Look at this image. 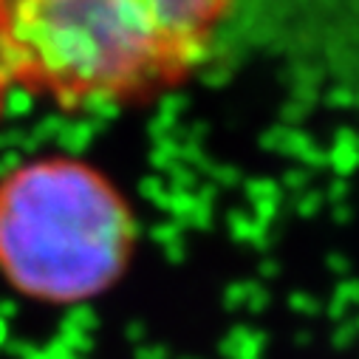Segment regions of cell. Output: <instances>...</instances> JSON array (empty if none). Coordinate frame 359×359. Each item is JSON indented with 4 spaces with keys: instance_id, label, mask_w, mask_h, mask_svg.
<instances>
[{
    "instance_id": "cell-1",
    "label": "cell",
    "mask_w": 359,
    "mask_h": 359,
    "mask_svg": "<svg viewBox=\"0 0 359 359\" xmlns=\"http://www.w3.org/2000/svg\"><path fill=\"white\" fill-rule=\"evenodd\" d=\"M232 0H0L15 82L62 108L150 100L187 79Z\"/></svg>"
},
{
    "instance_id": "cell-2",
    "label": "cell",
    "mask_w": 359,
    "mask_h": 359,
    "mask_svg": "<svg viewBox=\"0 0 359 359\" xmlns=\"http://www.w3.org/2000/svg\"><path fill=\"white\" fill-rule=\"evenodd\" d=\"M133 246L128 198L91 164L51 156L0 182V275L29 300L74 306L111 292Z\"/></svg>"
},
{
    "instance_id": "cell-3",
    "label": "cell",
    "mask_w": 359,
    "mask_h": 359,
    "mask_svg": "<svg viewBox=\"0 0 359 359\" xmlns=\"http://www.w3.org/2000/svg\"><path fill=\"white\" fill-rule=\"evenodd\" d=\"M15 82V71H12V57L6 51V40L0 34V108H4V100H6V91L9 85Z\"/></svg>"
}]
</instances>
